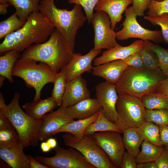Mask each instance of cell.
Returning a JSON list of instances; mask_svg holds the SVG:
<instances>
[{
  "instance_id": "23",
  "label": "cell",
  "mask_w": 168,
  "mask_h": 168,
  "mask_svg": "<svg viewBox=\"0 0 168 168\" xmlns=\"http://www.w3.org/2000/svg\"><path fill=\"white\" fill-rule=\"evenodd\" d=\"M123 140L127 152L135 158L139 152V148L144 139L138 127L129 128L123 131Z\"/></svg>"
},
{
  "instance_id": "12",
  "label": "cell",
  "mask_w": 168,
  "mask_h": 168,
  "mask_svg": "<svg viewBox=\"0 0 168 168\" xmlns=\"http://www.w3.org/2000/svg\"><path fill=\"white\" fill-rule=\"evenodd\" d=\"M121 133L115 131H105L91 135L117 168H121L122 158L125 152Z\"/></svg>"
},
{
  "instance_id": "5",
  "label": "cell",
  "mask_w": 168,
  "mask_h": 168,
  "mask_svg": "<svg viewBox=\"0 0 168 168\" xmlns=\"http://www.w3.org/2000/svg\"><path fill=\"white\" fill-rule=\"evenodd\" d=\"M37 62L32 59L20 58L16 61L12 72V76L21 77L27 87L35 89L33 101L41 99L43 87L48 83H54L58 74L47 64Z\"/></svg>"
},
{
  "instance_id": "20",
  "label": "cell",
  "mask_w": 168,
  "mask_h": 168,
  "mask_svg": "<svg viewBox=\"0 0 168 168\" xmlns=\"http://www.w3.org/2000/svg\"><path fill=\"white\" fill-rule=\"evenodd\" d=\"M128 66L122 60L105 63L93 67L92 74L104 78L106 81L116 84Z\"/></svg>"
},
{
  "instance_id": "50",
  "label": "cell",
  "mask_w": 168,
  "mask_h": 168,
  "mask_svg": "<svg viewBox=\"0 0 168 168\" xmlns=\"http://www.w3.org/2000/svg\"><path fill=\"white\" fill-rule=\"evenodd\" d=\"M9 5L8 3L6 4H0V14L4 15L7 13V8Z\"/></svg>"
},
{
  "instance_id": "6",
  "label": "cell",
  "mask_w": 168,
  "mask_h": 168,
  "mask_svg": "<svg viewBox=\"0 0 168 168\" xmlns=\"http://www.w3.org/2000/svg\"><path fill=\"white\" fill-rule=\"evenodd\" d=\"M20 96V94L16 92L11 102L0 110L3 112L13 125L24 147H34L39 143L38 133L42 119H35L22 110L19 102Z\"/></svg>"
},
{
  "instance_id": "52",
  "label": "cell",
  "mask_w": 168,
  "mask_h": 168,
  "mask_svg": "<svg viewBox=\"0 0 168 168\" xmlns=\"http://www.w3.org/2000/svg\"><path fill=\"white\" fill-rule=\"evenodd\" d=\"M7 105L5 103V100L2 93H0V110L5 109Z\"/></svg>"
},
{
  "instance_id": "16",
  "label": "cell",
  "mask_w": 168,
  "mask_h": 168,
  "mask_svg": "<svg viewBox=\"0 0 168 168\" xmlns=\"http://www.w3.org/2000/svg\"><path fill=\"white\" fill-rule=\"evenodd\" d=\"M101 51V49L95 50L93 49L84 55L74 52L69 63L63 68L67 82L85 72L91 71L93 68L92 61Z\"/></svg>"
},
{
  "instance_id": "49",
  "label": "cell",
  "mask_w": 168,
  "mask_h": 168,
  "mask_svg": "<svg viewBox=\"0 0 168 168\" xmlns=\"http://www.w3.org/2000/svg\"><path fill=\"white\" fill-rule=\"evenodd\" d=\"M40 148L42 151L45 152H49L52 149L46 141L41 143Z\"/></svg>"
},
{
  "instance_id": "36",
  "label": "cell",
  "mask_w": 168,
  "mask_h": 168,
  "mask_svg": "<svg viewBox=\"0 0 168 168\" xmlns=\"http://www.w3.org/2000/svg\"><path fill=\"white\" fill-rule=\"evenodd\" d=\"M150 48L157 54L160 62V69L162 72L168 76V49L147 40Z\"/></svg>"
},
{
  "instance_id": "57",
  "label": "cell",
  "mask_w": 168,
  "mask_h": 168,
  "mask_svg": "<svg viewBox=\"0 0 168 168\" xmlns=\"http://www.w3.org/2000/svg\"><path fill=\"white\" fill-rule=\"evenodd\" d=\"M56 0L57 1H58V0Z\"/></svg>"
},
{
  "instance_id": "55",
  "label": "cell",
  "mask_w": 168,
  "mask_h": 168,
  "mask_svg": "<svg viewBox=\"0 0 168 168\" xmlns=\"http://www.w3.org/2000/svg\"><path fill=\"white\" fill-rule=\"evenodd\" d=\"M164 147L166 149H167V150H168V146H167V147Z\"/></svg>"
},
{
  "instance_id": "24",
  "label": "cell",
  "mask_w": 168,
  "mask_h": 168,
  "mask_svg": "<svg viewBox=\"0 0 168 168\" xmlns=\"http://www.w3.org/2000/svg\"><path fill=\"white\" fill-rule=\"evenodd\" d=\"M101 109L90 117L74 120L63 125L58 130L56 134L60 132H66L70 133L77 138L82 137L84 134V132L85 129L98 118L101 113Z\"/></svg>"
},
{
  "instance_id": "21",
  "label": "cell",
  "mask_w": 168,
  "mask_h": 168,
  "mask_svg": "<svg viewBox=\"0 0 168 168\" xmlns=\"http://www.w3.org/2000/svg\"><path fill=\"white\" fill-rule=\"evenodd\" d=\"M101 109V106L96 99L90 97L63 110L72 119H82L91 117Z\"/></svg>"
},
{
  "instance_id": "8",
  "label": "cell",
  "mask_w": 168,
  "mask_h": 168,
  "mask_svg": "<svg viewBox=\"0 0 168 168\" xmlns=\"http://www.w3.org/2000/svg\"><path fill=\"white\" fill-rule=\"evenodd\" d=\"M62 138L66 145L79 151L96 168H117L91 135L84 134L78 138L66 133Z\"/></svg>"
},
{
  "instance_id": "17",
  "label": "cell",
  "mask_w": 168,
  "mask_h": 168,
  "mask_svg": "<svg viewBox=\"0 0 168 168\" xmlns=\"http://www.w3.org/2000/svg\"><path fill=\"white\" fill-rule=\"evenodd\" d=\"M91 93L86 80L81 75L67 82L62 102L59 109H64L90 97Z\"/></svg>"
},
{
  "instance_id": "33",
  "label": "cell",
  "mask_w": 168,
  "mask_h": 168,
  "mask_svg": "<svg viewBox=\"0 0 168 168\" xmlns=\"http://www.w3.org/2000/svg\"><path fill=\"white\" fill-rule=\"evenodd\" d=\"M54 84L51 96L56 102L58 106H60L62 104L67 85L66 76L63 68L58 72L57 77Z\"/></svg>"
},
{
  "instance_id": "15",
  "label": "cell",
  "mask_w": 168,
  "mask_h": 168,
  "mask_svg": "<svg viewBox=\"0 0 168 168\" xmlns=\"http://www.w3.org/2000/svg\"><path fill=\"white\" fill-rule=\"evenodd\" d=\"M42 119L38 133L39 141L50 138L56 134L58 130L63 125L74 120L68 116L63 109L59 108L45 114Z\"/></svg>"
},
{
  "instance_id": "31",
  "label": "cell",
  "mask_w": 168,
  "mask_h": 168,
  "mask_svg": "<svg viewBox=\"0 0 168 168\" xmlns=\"http://www.w3.org/2000/svg\"><path fill=\"white\" fill-rule=\"evenodd\" d=\"M144 41L145 45L140 52L146 68L152 71L160 69V62L157 54L150 48L147 40Z\"/></svg>"
},
{
  "instance_id": "10",
  "label": "cell",
  "mask_w": 168,
  "mask_h": 168,
  "mask_svg": "<svg viewBox=\"0 0 168 168\" xmlns=\"http://www.w3.org/2000/svg\"><path fill=\"white\" fill-rule=\"evenodd\" d=\"M125 19L122 25L123 28L116 32V39L123 40L130 38H136L144 41H152L156 43L164 42L161 30H150L145 28L138 22L132 6L124 11Z\"/></svg>"
},
{
  "instance_id": "27",
  "label": "cell",
  "mask_w": 168,
  "mask_h": 168,
  "mask_svg": "<svg viewBox=\"0 0 168 168\" xmlns=\"http://www.w3.org/2000/svg\"><path fill=\"white\" fill-rule=\"evenodd\" d=\"M20 53L15 50L8 51L0 57V75L5 77L11 83L14 80L12 72L16 61L21 57Z\"/></svg>"
},
{
  "instance_id": "53",
  "label": "cell",
  "mask_w": 168,
  "mask_h": 168,
  "mask_svg": "<svg viewBox=\"0 0 168 168\" xmlns=\"http://www.w3.org/2000/svg\"><path fill=\"white\" fill-rule=\"evenodd\" d=\"M6 77L4 76L1 75L0 76V87H2L4 83V82L5 80Z\"/></svg>"
},
{
  "instance_id": "38",
  "label": "cell",
  "mask_w": 168,
  "mask_h": 168,
  "mask_svg": "<svg viewBox=\"0 0 168 168\" xmlns=\"http://www.w3.org/2000/svg\"><path fill=\"white\" fill-rule=\"evenodd\" d=\"M147 15L155 16L164 13H168V0L158 2L150 0L148 7Z\"/></svg>"
},
{
  "instance_id": "2",
  "label": "cell",
  "mask_w": 168,
  "mask_h": 168,
  "mask_svg": "<svg viewBox=\"0 0 168 168\" xmlns=\"http://www.w3.org/2000/svg\"><path fill=\"white\" fill-rule=\"evenodd\" d=\"M73 53L65 38L55 28L46 41L31 45L23 51L20 58L44 63L58 73L69 63Z\"/></svg>"
},
{
  "instance_id": "32",
  "label": "cell",
  "mask_w": 168,
  "mask_h": 168,
  "mask_svg": "<svg viewBox=\"0 0 168 168\" xmlns=\"http://www.w3.org/2000/svg\"><path fill=\"white\" fill-rule=\"evenodd\" d=\"M25 21H21L15 12L0 22V39L21 28Z\"/></svg>"
},
{
  "instance_id": "9",
  "label": "cell",
  "mask_w": 168,
  "mask_h": 168,
  "mask_svg": "<svg viewBox=\"0 0 168 168\" xmlns=\"http://www.w3.org/2000/svg\"><path fill=\"white\" fill-rule=\"evenodd\" d=\"M54 151L55 155L53 156H37L35 158L48 168H96L74 148L65 149L57 146Z\"/></svg>"
},
{
  "instance_id": "51",
  "label": "cell",
  "mask_w": 168,
  "mask_h": 168,
  "mask_svg": "<svg viewBox=\"0 0 168 168\" xmlns=\"http://www.w3.org/2000/svg\"><path fill=\"white\" fill-rule=\"evenodd\" d=\"M51 149L54 148L57 145V142L55 138H49L46 141Z\"/></svg>"
},
{
  "instance_id": "29",
  "label": "cell",
  "mask_w": 168,
  "mask_h": 168,
  "mask_svg": "<svg viewBox=\"0 0 168 168\" xmlns=\"http://www.w3.org/2000/svg\"><path fill=\"white\" fill-rule=\"evenodd\" d=\"M141 99L146 109L168 110V97L160 93L153 92L143 96Z\"/></svg>"
},
{
  "instance_id": "48",
  "label": "cell",
  "mask_w": 168,
  "mask_h": 168,
  "mask_svg": "<svg viewBox=\"0 0 168 168\" xmlns=\"http://www.w3.org/2000/svg\"><path fill=\"white\" fill-rule=\"evenodd\" d=\"M137 168H157V167L154 162H151L138 164Z\"/></svg>"
},
{
  "instance_id": "7",
  "label": "cell",
  "mask_w": 168,
  "mask_h": 168,
  "mask_svg": "<svg viewBox=\"0 0 168 168\" xmlns=\"http://www.w3.org/2000/svg\"><path fill=\"white\" fill-rule=\"evenodd\" d=\"M118 116L114 123L121 130L138 128L146 121V109L141 98L126 94L118 95L116 104Z\"/></svg>"
},
{
  "instance_id": "25",
  "label": "cell",
  "mask_w": 168,
  "mask_h": 168,
  "mask_svg": "<svg viewBox=\"0 0 168 168\" xmlns=\"http://www.w3.org/2000/svg\"><path fill=\"white\" fill-rule=\"evenodd\" d=\"M9 5L15 8V12L21 21H26L32 12L39 11L41 0H6Z\"/></svg>"
},
{
  "instance_id": "30",
  "label": "cell",
  "mask_w": 168,
  "mask_h": 168,
  "mask_svg": "<svg viewBox=\"0 0 168 168\" xmlns=\"http://www.w3.org/2000/svg\"><path fill=\"white\" fill-rule=\"evenodd\" d=\"M138 128L144 140L156 145L163 146L160 140L159 125L152 122L146 121Z\"/></svg>"
},
{
  "instance_id": "40",
  "label": "cell",
  "mask_w": 168,
  "mask_h": 168,
  "mask_svg": "<svg viewBox=\"0 0 168 168\" xmlns=\"http://www.w3.org/2000/svg\"><path fill=\"white\" fill-rule=\"evenodd\" d=\"M18 136L14 127L0 129V144L8 142Z\"/></svg>"
},
{
  "instance_id": "43",
  "label": "cell",
  "mask_w": 168,
  "mask_h": 168,
  "mask_svg": "<svg viewBox=\"0 0 168 168\" xmlns=\"http://www.w3.org/2000/svg\"><path fill=\"white\" fill-rule=\"evenodd\" d=\"M154 162L157 168H168V150L164 148L161 155Z\"/></svg>"
},
{
  "instance_id": "26",
  "label": "cell",
  "mask_w": 168,
  "mask_h": 168,
  "mask_svg": "<svg viewBox=\"0 0 168 168\" xmlns=\"http://www.w3.org/2000/svg\"><path fill=\"white\" fill-rule=\"evenodd\" d=\"M141 145V150L135 158L137 164L154 162L164 149L163 146L156 145L146 140L143 141Z\"/></svg>"
},
{
  "instance_id": "44",
  "label": "cell",
  "mask_w": 168,
  "mask_h": 168,
  "mask_svg": "<svg viewBox=\"0 0 168 168\" xmlns=\"http://www.w3.org/2000/svg\"><path fill=\"white\" fill-rule=\"evenodd\" d=\"M160 140L164 147L168 146V125L159 126Z\"/></svg>"
},
{
  "instance_id": "1",
  "label": "cell",
  "mask_w": 168,
  "mask_h": 168,
  "mask_svg": "<svg viewBox=\"0 0 168 168\" xmlns=\"http://www.w3.org/2000/svg\"><path fill=\"white\" fill-rule=\"evenodd\" d=\"M55 28L39 11L31 13L20 29L4 37L0 53L12 50L21 53L31 45L46 41Z\"/></svg>"
},
{
  "instance_id": "4",
  "label": "cell",
  "mask_w": 168,
  "mask_h": 168,
  "mask_svg": "<svg viewBox=\"0 0 168 168\" xmlns=\"http://www.w3.org/2000/svg\"><path fill=\"white\" fill-rule=\"evenodd\" d=\"M160 69H137L128 66L115 84L118 95L126 94L141 98L155 92L167 77Z\"/></svg>"
},
{
  "instance_id": "46",
  "label": "cell",
  "mask_w": 168,
  "mask_h": 168,
  "mask_svg": "<svg viewBox=\"0 0 168 168\" xmlns=\"http://www.w3.org/2000/svg\"><path fill=\"white\" fill-rule=\"evenodd\" d=\"M29 168H48L38 161L30 155H27Z\"/></svg>"
},
{
  "instance_id": "54",
  "label": "cell",
  "mask_w": 168,
  "mask_h": 168,
  "mask_svg": "<svg viewBox=\"0 0 168 168\" xmlns=\"http://www.w3.org/2000/svg\"><path fill=\"white\" fill-rule=\"evenodd\" d=\"M164 80L166 82H168V76L167 77L166 79H165Z\"/></svg>"
},
{
  "instance_id": "47",
  "label": "cell",
  "mask_w": 168,
  "mask_h": 168,
  "mask_svg": "<svg viewBox=\"0 0 168 168\" xmlns=\"http://www.w3.org/2000/svg\"><path fill=\"white\" fill-rule=\"evenodd\" d=\"M155 92L163 94L168 97V82L165 80L162 82Z\"/></svg>"
},
{
  "instance_id": "22",
  "label": "cell",
  "mask_w": 168,
  "mask_h": 168,
  "mask_svg": "<svg viewBox=\"0 0 168 168\" xmlns=\"http://www.w3.org/2000/svg\"><path fill=\"white\" fill-rule=\"evenodd\" d=\"M58 106L56 102L51 96L44 99H40L35 101L27 103L23 105L22 107L26 114L30 117L35 120H39Z\"/></svg>"
},
{
  "instance_id": "19",
  "label": "cell",
  "mask_w": 168,
  "mask_h": 168,
  "mask_svg": "<svg viewBox=\"0 0 168 168\" xmlns=\"http://www.w3.org/2000/svg\"><path fill=\"white\" fill-rule=\"evenodd\" d=\"M133 2V0H99L94 9L96 11H104L108 15L111 28L114 30L121 20L123 12Z\"/></svg>"
},
{
  "instance_id": "41",
  "label": "cell",
  "mask_w": 168,
  "mask_h": 168,
  "mask_svg": "<svg viewBox=\"0 0 168 168\" xmlns=\"http://www.w3.org/2000/svg\"><path fill=\"white\" fill-rule=\"evenodd\" d=\"M150 0H133V7L137 16L142 17Z\"/></svg>"
},
{
  "instance_id": "3",
  "label": "cell",
  "mask_w": 168,
  "mask_h": 168,
  "mask_svg": "<svg viewBox=\"0 0 168 168\" xmlns=\"http://www.w3.org/2000/svg\"><path fill=\"white\" fill-rule=\"evenodd\" d=\"M39 11L64 36L74 50L78 30L87 18L81 6L75 4L71 10L58 8L54 0H41Z\"/></svg>"
},
{
  "instance_id": "28",
  "label": "cell",
  "mask_w": 168,
  "mask_h": 168,
  "mask_svg": "<svg viewBox=\"0 0 168 168\" xmlns=\"http://www.w3.org/2000/svg\"><path fill=\"white\" fill-rule=\"evenodd\" d=\"M105 131H115L123 133L114 123L111 122L105 116L101 109L98 118L85 129L84 133L92 135L95 132Z\"/></svg>"
},
{
  "instance_id": "14",
  "label": "cell",
  "mask_w": 168,
  "mask_h": 168,
  "mask_svg": "<svg viewBox=\"0 0 168 168\" xmlns=\"http://www.w3.org/2000/svg\"><path fill=\"white\" fill-rule=\"evenodd\" d=\"M24 147L17 138L0 144V158L12 168H29Z\"/></svg>"
},
{
  "instance_id": "18",
  "label": "cell",
  "mask_w": 168,
  "mask_h": 168,
  "mask_svg": "<svg viewBox=\"0 0 168 168\" xmlns=\"http://www.w3.org/2000/svg\"><path fill=\"white\" fill-rule=\"evenodd\" d=\"M145 45L142 40H137L130 45L123 46L118 43L113 48L103 52L100 57L95 58L94 66L117 60H123L131 55L140 51Z\"/></svg>"
},
{
  "instance_id": "39",
  "label": "cell",
  "mask_w": 168,
  "mask_h": 168,
  "mask_svg": "<svg viewBox=\"0 0 168 168\" xmlns=\"http://www.w3.org/2000/svg\"><path fill=\"white\" fill-rule=\"evenodd\" d=\"M128 66L137 69L146 68L142 60L140 51L122 60Z\"/></svg>"
},
{
  "instance_id": "13",
  "label": "cell",
  "mask_w": 168,
  "mask_h": 168,
  "mask_svg": "<svg viewBox=\"0 0 168 168\" xmlns=\"http://www.w3.org/2000/svg\"><path fill=\"white\" fill-rule=\"evenodd\" d=\"M96 99L101 106L102 112L108 120L114 123L118 120L116 104L118 98L115 84L106 81L95 86Z\"/></svg>"
},
{
  "instance_id": "34",
  "label": "cell",
  "mask_w": 168,
  "mask_h": 168,
  "mask_svg": "<svg viewBox=\"0 0 168 168\" xmlns=\"http://www.w3.org/2000/svg\"><path fill=\"white\" fill-rule=\"evenodd\" d=\"M146 120L159 126L168 125V110L146 109Z\"/></svg>"
},
{
  "instance_id": "11",
  "label": "cell",
  "mask_w": 168,
  "mask_h": 168,
  "mask_svg": "<svg viewBox=\"0 0 168 168\" xmlns=\"http://www.w3.org/2000/svg\"><path fill=\"white\" fill-rule=\"evenodd\" d=\"M91 23L94 31V50L109 49L117 44L116 32L111 28L110 18L106 12L98 11L94 13Z\"/></svg>"
},
{
  "instance_id": "37",
  "label": "cell",
  "mask_w": 168,
  "mask_h": 168,
  "mask_svg": "<svg viewBox=\"0 0 168 168\" xmlns=\"http://www.w3.org/2000/svg\"><path fill=\"white\" fill-rule=\"evenodd\" d=\"M99 0H68L69 4H75L82 6L84 9L87 20L89 24L91 22L93 10Z\"/></svg>"
},
{
  "instance_id": "35",
  "label": "cell",
  "mask_w": 168,
  "mask_h": 168,
  "mask_svg": "<svg viewBox=\"0 0 168 168\" xmlns=\"http://www.w3.org/2000/svg\"><path fill=\"white\" fill-rule=\"evenodd\" d=\"M144 18L153 25L160 26L164 42L168 44V13H164L155 16H146Z\"/></svg>"
},
{
  "instance_id": "42",
  "label": "cell",
  "mask_w": 168,
  "mask_h": 168,
  "mask_svg": "<svg viewBox=\"0 0 168 168\" xmlns=\"http://www.w3.org/2000/svg\"><path fill=\"white\" fill-rule=\"evenodd\" d=\"M137 163L135 158L128 152H125L122 158V168H137Z\"/></svg>"
},
{
  "instance_id": "45",
  "label": "cell",
  "mask_w": 168,
  "mask_h": 168,
  "mask_svg": "<svg viewBox=\"0 0 168 168\" xmlns=\"http://www.w3.org/2000/svg\"><path fill=\"white\" fill-rule=\"evenodd\" d=\"M13 127L3 112L0 110V129L11 128Z\"/></svg>"
},
{
  "instance_id": "56",
  "label": "cell",
  "mask_w": 168,
  "mask_h": 168,
  "mask_svg": "<svg viewBox=\"0 0 168 168\" xmlns=\"http://www.w3.org/2000/svg\"><path fill=\"white\" fill-rule=\"evenodd\" d=\"M154 0L156 1H158V2H160V1H162L164 0Z\"/></svg>"
}]
</instances>
